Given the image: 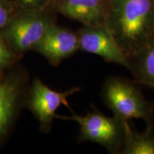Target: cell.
Here are the masks:
<instances>
[{
  "label": "cell",
  "mask_w": 154,
  "mask_h": 154,
  "mask_svg": "<svg viewBox=\"0 0 154 154\" xmlns=\"http://www.w3.org/2000/svg\"><path fill=\"white\" fill-rule=\"evenodd\" d=\"M105 26L128 58L154 38V0H109Z\"/></svg>",
  "instance_id": "1"
},
{
  "label": "cell",
  "mask_w": 154,
  "mask_h": 154,
  "mask_svg": "<svg viewBox=\"0 0 154 154\" xmlns=\"http://www.w3.org/2000/svg\"><path fill=\"white\" fill-rule=\"evenodd\" d=\"M104 104L114 116L124 121L143 119L148 128L154 129V104L144 97L136 86L126 79L109 76L101 89Z\"/></svg>",
  "instance_id": "2"
},
{
  "label": "cell",
  "mask_w": 154,
  "mask_h": 154,
  "mask_svg": "<svg viewBox=\"0 0 154 154\" xmlns=\"http://www.w3.org/2000/svg\"><path fill=\"white\" fill-rule=\"evenodd\" d=\"M56 22V13L49 9L18 10L1 30L0 37L21 59L25 53L32 51Z\"/></svg>",
  "instance_id": "3"
},
{
  "label": "cell",
  "mask_w": 154,
  "mask_h": 154,
  "mask_svg": "<svg viewBox=\"0 0 154 154\" xmlns=\"http://www.w3.org/2000/svg\"><path fill=\"white\" fill-rule=\"evenodd\" d=\"M57 118L74 121L79 125V142H94L111 153H121L128 121L121 120L114 116L109 117L96 109L84 116L73 113L72 116L57 115Z\"/></svg>",
  "instance_id": "4"
},
{
  "label": "cell",
  "mask_w": 154,
  "mask_h": 154,
  "mask_svg": "<svg viewBox=\"0 0 154 154\" xmlns=\"http://www.w3.org/2000/svg\"><path fill=\"white\" fill-rule=\"evenodd\" d=\"M29 87L27 71L17 63L0 76V145L26 106Z\"/></svg>",
  "instance_id": "5"
},
{
  "label": "cell",
  "mask_w": 154,
  "mask_h": 154,
  "mask_svg": "<svg viewBox=\"0 0 154 154\" xmlns=\"http://www.w3.org/2000/svg\"><path fill=\"white\" fill-rule=\"evenodd\" d=\"M80 89V87H74L65 91H54L40 79H34L26 94V106L37 119L42 133L51 131L53 121L57 116L56 111L61 105L70 108L67 99Z\"/></svg>",
  "instance_id": "6"
},
{
  "label": "cell",
  "mask_w": 154,
  "mask_h": 154,
  "mask_svg": "<svg viewBox=\"0 0 154 154\" xmlns=\"http://www.w3.org/2000/svg\"><path fill=\"white\" fill-rule=\"evenodd\" d=\"M76 33L79 50L99 56L107 62L128 68V58L105 25L83 26Z\"/></svg>",
  "instance_id": "7"
},
{
  "label": "cell",
  "mask_w": 154,
  "mask_h": 154,
  "mask_svg": "<svg viewBox=\"0 0 154 154\" xmlns=\"http://www.w3.org/2000/svg\"><path fill=\"white\" fill-rule=\"evenodd\" d=\"M79 50L78 34L57 24L48 29L32 51L45 58L52 66H57Z\"/></svg>",
  "instance_id": "8"
},
{
  "label": "cell",
  "mask_w": 154,
  "mask_h": 154,
  "mask_svg": "<svg viewBox=\"0 0 154 154\" xmlns=\"http://www.w3.org/2000/svg\"><path fill=\"white\" fill-rule=\"evenodd\" d=\"M109 0H54L47 9L82 23L83 26H103Z\"/></svg>",
  "instance_id": "9"
},
{
  "label": "cell",
  "mask_w": 154,
  "mask_h": 154,
  "mask_svg": "<svg viewBox=\"0 0 154 154\" xmlns=\"http://www.w3.org/2000/svg\"><path fill=\"white\" fill-rule=\"evenodd\" d=\"M128 61L136 82L154 88V38L128 57Z\"/></svg>",
  "instance_id": "10"
},
{
  "label": "cell",
  "mask_w": 154,
  "mask_h": 154,
  "mask_svg": "<svg viewBox=\"0 0 154 154\" xmlns=\"http://www.w3.org/2000/svg\"><path fill=\"white\" fill-rule=\"evenodd\" d=\"M153 128H148L143 133L133 130L128 124L126 128L122 154H154Z\"/></svg>",
  "instance_id": "11"
},
{
  "label": "cell",
  "mask_w": 154,
  "mask_h": 154,
  "mask_svg": "<svg viewBox=\"0 0 154 154\" xmlns=\"http://www.w3.org/2000/svg\"><path fill=\"white\" fill-rule=\"evenodd\" d=\"M19 59L0 37V76L17 63Z\"/></svg>",
  "instance_id": "12"
},
{
  "label": "cell",
  "mask_w": 154,
  "mask_h": 154,
  "mask_svg": "<svg viewBox=\"0 0 154 154\" xmlns=\"http://www.w3.org/2000/svg\"><path fill=\"white\" fill-rule=\"evenodd\" d=\"M15 10L46 9L54 0H12Z\"/></svg>",
  "instance_id": "13"
},
{
  "label": "cell",
  "mask_w": 154,
  "mask_h": 154,
  "mask_svg": "<svg viewBox=\"0 0 154 154\" xmlns=\"http://www.w3.org/2000/svg\"><path fill=\"white\" fill-rule=\"evenodd\" d=\"M15 11L12 0H0V32Z\"/></svg>",
  "instance_id": "14"
}]
</instances>
